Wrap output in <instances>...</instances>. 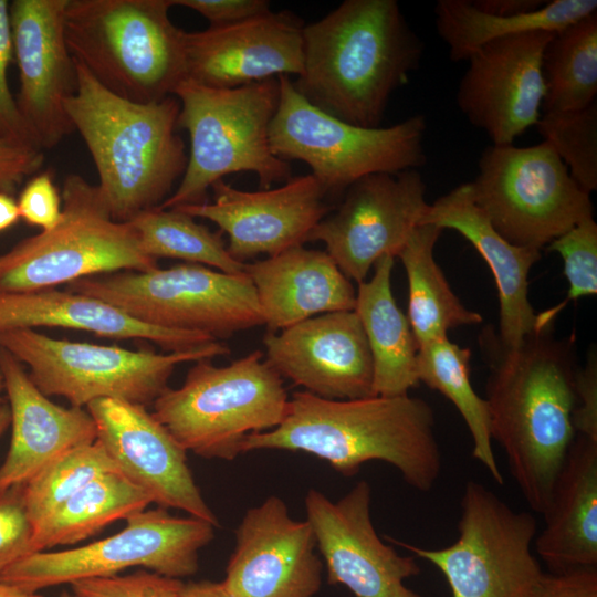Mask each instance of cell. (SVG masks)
<instances>
[{"instance_id": "obj_1", "label": "cell", "mask_w": 597, "mask_h": 597, "mask_svg": "<svg viewBox=\"0 0 597 597\" xmlns=\"http://www.w3.org/2000/svg\"><path fill=\"white\" fill-rule=\"evenodd\" d=\"M490 373L484 398L491 437L528 506L542 514L576 437V338L536 328L513 347L484 334Z\"/></svg>"}, {"instance_id": "obj_2", "label": "cell", "mask_w": 597, "mask_h": 597, "mask_svg": "<svg viewBox=\"0 0 597 597\" xmlns=\"http://www.w3.org/2000/svg\"><path fill=\"white\" fill-rule=\"evenodd\" d=\"M434 427L431 406L409 395L332 400L297 391L282 423L248 434L242 453L305 452L345 476L358 473L366 462L383 461L397 469L408 485L428 492L442 469Z\"/></svg>"}, {"instance_id": "obj_3", "label": "cell", "mask_w": 597, "mask_h": 597, "mask_svg": "<svg viewBox=\"0 0 597 597\" xmlns=\"http://www.w3.org/2000/svg\"><path fill=\"white\" fill-rule=\"evenodd\" d=\"M422 53L423 43L396 0H345L304 25L303 71L292 83L318 109L376 128Z\"/></svg>"}, {"instance_id": "obj_4", "label": "cell", "mask_w": 597, "mask_h": 597, "mask_svg": "<svg viewBox=\"0 0 597 597\" xmlns=\"http://www.w3.org/2000/svg\"><path fill=\"white\" fill-rule=\"evenodd\" d=\"M77 87L66 112L93 158L98 192L112 218L128 222L159 207L180 181L188 163L178 135L175 95L137 103L104 88L76 63Z\"/></svg>"}, {"instance_id": "obj_5", "label": "cell", "mask_w": 597, "mask_h": 597, "mask_svg": "<svg viewBox=\"0 0 597 597\" xmlns=\"http://www.w3.org/2000/svg\"><path fill=\"white\" fill-rule=\"evenodd\" d=\"M172 0H67L64 33L74 61L107 91L150 103L187 78L185 31Z\"/></svg>"}, {"instance_id": "obj_6", "label": "cell", "mask_w": 597, "mask_h": 597, "mask_svg": "<svg viewBox=\"0 0 597 597\" xmlns=\"http://www.w3.org/2000/svg\"><path fill=\"white\" fill-rule=\"evenodd\" d=\"M174 95L180 104L178 127L187 130L190 151L178 186L160 208L205 202L208 189L231 174L254 172L262 189L292 178L289 163L270 146L280 100L277 77L235 88H212L186 78Z\"/></svg>"}, {"instance_id": "obj_7", "label": "cell", "mask_w": 597, "mask_h": 597, "mask_svg": "<svg viewBox=\"0 0 597 597\" xmlns=\"http://www.w3.org/2000/svg\"><path fill=\"white\" fill-rule=\"evenodd\" d=\"M262 357L254 350L227 366L196 362L180 387L154 401L153 415L186 451L235 459L248 434L276 428L287 411L283 378Z\"/></svg>"}, {"instance_id": "obj_8", "label": "cell", "mask_w": 597, "mask_h": 597, "mask_svg": "<svg viewBox=\"0 0 597 597\" xmlns=\"http://www.w3.org/2000/svg\"><path fill=\"white\" fill-rule=\"evenodd\" d=\"M158 268L129 222L112 218L96 185L71 174L63 182L62 213L50 230L0 254V294L54 289L76 280Z\"/></svg>"}, {"instance_id": "obj_9", "label": "cell", "mask_w": 597, "mask_h": 597, "mask_svg": "<svg viewBox=\"0 0 597 597\" xmlns=\"http://www.w3.org/2000/svg\"><path fill=\"white\" fill-rule=\"evenodd\" d=\"M0 347L29 367L42 394L63 397L80 408L107 398L147 407L169 387L176 366L230 352L218 341L182 352L134 350L59 339L33 328L0 332Z\"/></svg>"}, {"instance_id": "obj_10", "label": "cell", "mask_w": 597, "mask_h": 597, "mask_svg": "<svg viewBox=\"0 0 597 597\" xmlns=\"http://www.w3.org/2000/svg\"><path fill=\"white\" fill-rule=\"evenodd\" d=\"M280 100L270 125L273 154L302 160L327 195H344L376 172L418 169L426 164V118L413 115L389 127L366 128L334 117L306 101L290 76H279Z\"/></svg>"}, {"instance_id": "obj_11", "label": "cell", "mask_w": 597, "mask_h": 597, "mask_svg": "<svg viewBox=\"0 0 597 597\" xmlns=\"http://www.w3.org/2000/svg\"><path fill=\"white\" fill-rule=\"evenodd\" d=\"M66 290L104 301L139 322L217 341L263 325L255 287L245 272L179 263L87 276Z\"/></svg>"}, {"instance_id": "obj_12", "label": "cell", "mask_w": 597, "mask_h": 597, "mask_svg": "<svg viewBox=\"0 0 597 597\" xmlns=\"http://www.w3.org/2000/svg\"><path fill=\"white\" fill-rule=\"evenodd\" d=\"M460 507L451 545L426 548L387 540L436 566L451 597H533L546 575L533 553L535 516L513 510L475 480L465 483Z\"/></svg>"}, {"instance_id": "obj_13", "label": "cell", "mask_w": 597, "mask_h": 597, "mask_svg": "<svg viewBox=\"0 0 597 597\" xmlns=\"http://www.w3.org/2000/svg\"><path fill=\"white\" fill-rule=\"evenodd\" d=\"M469 184L474 202L495 231L516 247L541 251L594 217L590 193L545 140L527 147L488 146Z\"/></svg>"}, {"instance_id": "obj_14", "label": "cell", "mask_w": 597, "mask_h": 597, "mask_svg": "<svg viewBox=\"0 0 597 597\" xmlns=\"http://www.w3.org/2000/svg\"><path fill=\"white\" fill-rule=\"evenodd\" d=\"M214 537L203 520L171 515L166 509L143 510L126 519L118 533L84 546L38 552L9 566L0 580L29 593L62 584L117 575L143 567L172 578L199 568V551Z\"/></svg>"}, {"instance_id": "obj_15", "label": "cell", "mask_w": 597, "mask_h": 597, "mask_svg": "<svg viewBox=\"0 0 597 597\" xmlns=\"http://www.w3.org/2000/svg\"><path fill=\"white\" fill-rule=\"evenodd\" d=\"M428 206L418 169L370 174L346 189L308 242H324L343 274L359 284L380 258L398 255Z\"/></svg>"}, {"instance_id": "obj_16", "label": "cell", "mask_w": 597, "mask_h": 597, "mask_svg": "<svg viewBox=\"0 0 597 597\" xmlns=\"http://www.w3.org/2000/svg\"><path fill=\"white\" fill-rule=\"evenodd\" d=\"M304 504L329 584L355 597H422L405 585L420 574L417 558L399 554L376 532L367 481H358L337 501L310 489Z\"/></svg>"}, {"instance_id": "obj_17", "label": "cell", "mask_w": 597, "mask_h": 597, "mask_svg": "<svg viewBox=\"0 0 597 597\" xmlns=\"http://www.w3.org/2000/svg\"><path fill=\"white\" fill-rule=\"evenodd\" d=\"M554 33L538 30L496 39L469 56L457 104L493 145H512L538 122L545 95L543 54Z\"/></svg>"}, {"instance_id": "obj_18", "label": "cell", "mask_w": 597, "mask_h": 597, "mask_svg": "<svg viewBox=\"0 0 597 597\" xmlns=\"http://www.w3.org/2000/svg\"><path fill=\"white\" fill-rule=\"evenodd\" d=\"M67 0H13L9 17L20 91L17 105L36 146L55 147L74 130L66 103L77 87L64 33Z\"/></svg>"}, {"instance_id": "obj_19", "label": "cell", "mask_w": 597, "mask_h": 597, "mask_svg": "<svg viewBox=\"0 0 597 597\" xmlns=\"http://www.w3.org/2000/svg\"><path fill=\"white\" fill-rule=\"evenodd\" d=\"M103 444L118 471L158 507L177 509L214 527L219 521L207 504L187 463V451L143 405L98 399L86 406Z\"/></svg>"}, {"instance_id": "obj_20", "label": "cell", "mask_w": 597, "mask_h": 597, "mask_svg": "<svg viewBox=\"0 0 597 597\" xmlns=\"http://www.w3.org/2000/svg\"><path fill=\"white\" fill-rule=\"evenodd\" d=\"M316 547L310 522L270 495L239 523L222 584L233 597H314L323 570Z\"/></svg>"}, {"instance_id": "obj_21", "label": "cell", "mask_w": 597, "mask_h": 597, "mask_svg": "<svg viewBox=\"0 0 597 597\" xmlns=\"http://www.w3.org/2000/svg\"><path fill=\"white\" fill-rule=\"evenodd\" d=\"M211 189L212 201L176 209L216 223L228 234L230 255L242 263L259 254L273 256L303 245L331 212L326 191L311 174L290 178L274 189L244 191L223 179Z\"/></svg>"}, {"instance_id": "obj_22", "label": "cell", "mask_w": 597, "mask_h": 597, "mask_svg": "<svg viewBox=\"0 0 597 597\" xmlns=\"http://www.w3.org/2000/svg\"><path fill=\"white\" fill-rule=\"evenodd\" d=\"M266 362L283 378L332 400L376 396L374 365L355 311L320 314L263 338Z\"/></svg>"}, {"instance_id": "obj_23", "label": "cell", "mask_w": 597, "mask_h": 597, "mask_svg": "<svg viewBox=\"0 0 597 597\" xmlns=\"http://www.w3.org/2000/svg\"><path fill=\"white\" fill-rule=\"evenodd\" d=\"M303 28L289 11H270L234 24L186 32L187 78L235 88L303 71Z\"/></svg>"}, {"instance_id": "obj_24", "label": "cell", "mask_w": 597, "mask_h": 597, "mask_svg": "<svg viewBox=\"0 0 597 597\" xmlns=\"http://www.w3.org/2000/svg\"><path fill=\"white\" fill-rule=\"evenodd\" d=\"M0 373L9 400L12 434L0 465V493L24 485L59 457L97 439L86 408L54 404L12 354L0 347Z\"/></svg>"}, {"instance_id": "obj_25", "label": "cell", "mask_w": 597, "mask_h": 597, "mask_svg": "<svg viewBox=\"0 0 597 597\" xmlns=\"http://www.w3.org/2000/svg\"><path fill=\"white\" fill-rule=\"evenodd\" d=\"M427 223L459 232L489 265L499 293L500 343L513 347L533 333L536 314L528 301V273L541 251L513 245L501 237L474 202L469 182L429 203L420 224Z\"/></svg>"}, {"instance_id": "obj_26", "label": "cell", "mask_w": 597, "mask_h": 597, "mask_svg": "<svg viewBox=\"0 0 597 597\" xmlns=\"http://www.w3.org/2000/svg\"><path fill=\"white\" fill-rule=\"evenodd\" d=\"M263 318L271 332L310 317L354 311L356 290L326 251L303 245L244 263Z\"/></svg>"}, {"instance_id": "obj_27", "label": "cell", "mask_w": 597, "mask_h": 597, "mask_svg": "<svg viewBox=\"0 0 597 597\" xmlns=\"http://www.w3.org/2000/svg\"><path fill=\"white\" fill-rule=\"evenodd\" d=\"M542 515L534 551L551 573L597 567V441L576 434Z\"/></svg>"}, {"instance_id": "obj_28", "label": "cell", "mask_w": 597, "mask_h": 597, "mask_svg": "<svg viewBox=\"0 0 597 597\" xmlns=\"http://www.w3.org/2000/svg\"><path fill=\"white\" fill-rule=\"evenodd\" d=\"M34 327L72 328L113 339H144L167 352L196 349L217 342L206 334L139 322L104 301L69 290L0 294V332Z\"/></svg>"}, {"instance_id": "obj_29", "label": "cell", "mask_w": 597, "mask_h": 597, "mask_svg": "<svg viewBox=\"0 0 597 597\" xmlns=\"http://www.w3.org/2000/svg\"><path fill=\"white\" fill-rule=\"evenodd\" d=\"M394 261L385 255L375 263L371 279L358 284L354 308L373 357L374 392L388 397L408 395L419 384L418 344L391 290Z\"/></svg>"}, {"instance_id": "obj_30", "label": "cell", "mask_w": 597, "mask_h": 597, "mask_svg": "<svg viewBox=\"0 0 597 597\" xmlns=\"http://www.w3.org/2000/svg\"><path fill=\"white\" fill-rule=\"evenodd\" d=\"M597 12L596 0H553L540 9L513 15L484 12L472 0H438L436 28L448 46L451 61H468L482 45L531 31L557 32Z\"/></svg>"}, {"instance_id": "obj_31", "label": "cell", "mask_w": 597, "mask_h": 597, "mask_svg": "<svg viewBox=\"0 0 597 597\" xmlns=\"http://www.w3.org/2000/svg\"><path fill=\"white\" fill-rule=\"evenodd\" d=\"M442 229L418 226L398 258L408 280V320L419 346L447 337L452 328L482 323L480 313L468 308L453 293L433 255Z\"/></svg>"}, {"instance_id": "obj_32", "label": "cell", "mask_w": 597, "mask_h": 597, "mask_svg": "<svg viewBox=\"0 0 597 597\" xmlns=\"http://www.w3.org/2000/svg\"><path fill=\"white\" fill-rule=\"evenodd\" d=\"M150 503L149 496L118 470L105 473L33 528L30 554L78 543Z\"/></svg>"}, {"instance_id": "obj_33", "label": "cell", "mask_w": 597, "mask_h": 597, "mask_svg": "<svg viewBox=\"0 0 597 597\" xmlns=\"http://www.w3.org/2000/svg\"><path fill=\"white\" fill-rule=\"evenodd\" d=\"M470 359L471 350L452 343L448 336L428 342L418 348V379L455 406L471 434L473 458L502 485L503 475L492 447L488 405L471 384Z\"/></svg>"}, {"instance_id": "obj_34", "label": "cell", "mask_w": 597, "mask_h": 597, "mask_svg": "<svg viewBox=\"0 0 597 597\" xmlns=\"http://www.w3.org/2000/svg\"><path fill=\"white\" fill-rule=\"evenodd\" d=\"M543 113L578 111L596 102L597 12L554 33L542 61Z\"/></svg>"}, {"instance_id": "obj_35", "label": "cell", "mask_w": 597, "mask_h": 597, "mask_svg": "<svg viewBox=\"0 0 597 597\" xmlns=\"http://www.w3.org/2000/svg\"><path fill=\"white\" fill-rule=\"evenodd\" d=\"M128 222L144 252L155 260L172 258L229 274L244 272V263L228 252L222 232H212L179 209L155 207L139 212Z\"/></svg>"}, {"instance_id": "obj_36", "label": "cell", "mask_w": 597, "mask_h": 597, "mask_svg": "<svg viewBox=\"0 0 597 597\" xmlns=\"http://www.w3.org/2000/svg\"><path fill=\"white\" fill-rule=\"evenodd\" d=\"M117 470L97 439L59 457L23 485V501L32 528L90 482Z\"/></svg>"}, {"instance_id": "obj_37", "label": "cell", "mask_w": 597, "mask_h": 597, "mask_svg": "<svg viewBox=\"0 0 597 597\" xmlns=\"http://www.w3.org/2000/svg\"><path fill=\"white\" fill-rule=\"evenodd\" d=\"M536 128L573 179L588 193L597 189V103L565 113H543Z\"/></svg>"}, {"instance_id": "obj_38", "label": "cell", "mask_w": 597, "mask_h": 597, "mask_svg": "<svg viewBox=\"0 0 597 597\" xmlns=\"http://www.w3.org/2000/svg\"><path fill=\"white\" fill-rule=\"evenodd\" d=\"M547 252L563 259L568 291L564 301L536 314L535 328L553 325L557 314L569 303L597 293V223L585 219L553 240ZM534 328V329H535Z\"/></svg>"}, {"instance_id": "obj_39", "label": "cell", "mask_w": 597, "mask_h": 597, "mask_svg": "<svg viewBox=\"0 0 597 597\" xmlns=\"http://www.w3.org/2000/svg\"><path fill=\"white\" fill-rule=\"evenodd\" d=\"M185 583L151 570L86 578L71 584L78 597H184Z\"/></svg>"}, {"instance_id": "obj_40", "label": "cell", "mask_w": 597, "mask_h": 597, "mask_svg": "<svg viewBox=\"0 0 597 597\" xmlns=\"http://www.w3.org/2000/svg\"><path fill=\"white\" fill-rule=\"evenodd\" d=\"M32 533L23 501V485L0 493V576L13 563L30 554Z\"/></svg>"}, {"instance_id": "obj_41", "label": "cell", "mask_w": 597, "mask_h": 597, "mask_svg": "<svg viewBox=\"0 0 597 597\" xmlns=\"http://www.w3.org/2000/svg\"><path fill=\"white\" fill-rule=\"evenodd\" d=\"M12 56L9 2L0 0V134L39 148L9 88L8 67Z\"/></svg>"}, {"instance_id": "obj_42", "label": "cell", "mask_w": 597, "mask_h": 597, "mask_svg": "<svg viewBox=\"0 0 597 597\" xmlns=\"http://www.w3.org/2000/svg\"><path fill=\"white\" fill-rule=\"evenodd\" d=\"M17 203L20 218L27 223L41 228V231L52 229L61 218L62 196L51 171L35 175L24 186Z\"/></svg>"}, {"instance_id": "obj_43", "label": "cell", "mask_w": 597, "mask_h": 597, "mask_svg": "<svg viewBox=\"0 0 597 597\" xmlns=\"http://www.w3.org/2000/svg\"><path fill=\"white\" fill-rule=\"evenodd\" d=\"M576 405L573 411V427L576 434L597 441V356L590 349L583 368H577L574 377Z\"/></svg>"}, {"instance_id": "obj_44", "label": "cell", "mask_w": 597, "mask_h": 597, "mask_svg": "<svg viewBox=\"0 0 597 597\" xmlns=\"http://www.w3.org/2000/svg\"><path fill=\"white\" fill-rule=\"evenodd\" d=\"M43 160L41 149L0 134V192L10 195Z\"/></svg>"}, {"instance_id": "obj_45", "label": "cell", "mask_w": 597, "mask_h": 597, "mask_svg": "<svg viewBox=\"0 0 597 597\" xmlns=\"http://www.w3.org/2000/svg\"><path fill=\"white\" fill-rule=\"evenodd\" d=\"M172 3L198 12L210 27L234 24L271 11L266 0H172Z\"/></svg>"}, {"instance_id": "obj_46", "label": "cell", "mask_w": 597, "mask_h": 597, "mask_svg": "<svg viewBox=\"0 0 597 597\" xmlns=\"http://www.w3.org/2000/svg\"><path fill=\"white\" fill-rule=\"evenodd\" d=\"M533 597H597V567L546 573Z\"/></svg>"}, {"instance_id": "obj_47", "label": "cell", "mask_w": 597, "mask_h": 597, "mask_svg": "<svg viewBox=\"0 0 597 597\" xmlns=\"http://www.w3.org/2000/svg\"><path fill=\"white\" fill-rule=\"evenodd\" d=\"M545 2L541 0H472L478 9L502 15L528 13L540 9Z\"/></svg>"}, {"instance_id": "obj_48", "label": "cell", "mask_w": 597, "mask_h": 597, "mask_svg": "<svg viewBox=\"0 0 597 597\" xmlns=\"http://www.w3.org/2000/svg\"><path fill=\"white\" fill-rule=\"evenodd\" d=\"M184 597H233L222 582L199 580L185 583Z\"/></svg>"}, {"instance_id": "obj_49", "label": "cell", "mask_w": 597, "mask_h": 597, "mask_svg": "<svg viewBox=\"0 0 597 597\" xmlns=\"http://www.w3.org/2000/svg\"><path fill=\"white\" fill-rule=\"evenodd\" d=\"M20 218L17 201L6 192H0V232L13 226Z\"/></svg>"}, {"instance_id": "obj_50", "label": "cell", "mask_w": 597, "mask_h": 597, "mask_svg": "<svg viewBox=\"0 0 597 597\" xmlns=\"http://www.w3.org/2000/svg\"><path fill=\"white\" fill-rule=\"evenodd\" d=\"M0 597H43L38 593H29L0 580Z\"/></svg>"}, {"instance_id": "obj_51", "label": "cell", "mask_w": 597, "mask_h": 597, "mask_svg": "<svg viewBox=\"0 0 597 597\" xmlns=\"http://www.w3.org/2000/svg\"><path fill=\"white\" fill-rule=\"evenodd\" d=\"M11 423V413L9 405L6 402L0 404V437L8 429Z\"/></svg>"}, {"instance_id": "obj_52", "label": "cell", "mask_w": 597, "mask_h": 597, "mask_svg": "<svg viewBox=\"0 0 597 597\" xmlns=\"http://www.w3.org/2000/svg\"><path fill=\"white\" fill-rule=\"evenodd\" d=\"M3 390H4L3 378H2V375L0 373V395L2 394ZM1 402H2V399H1V396H0V404Z\"/></svg>"}, {"instance_id": "obj_53", "label": "cell", "mask_w": 597, "mask_h": 597, "mask_svg": "<svg viewBox=\"0 0 597 597\" xmlns=\"http://www.w3.org/2000/svg\"><path fill=\"white\" fill-rule=\"evenodd\" d=\"M59 597H78V596H76L74 593L71 594L67 591H63Z\"/></svg>"}]
</instances>
